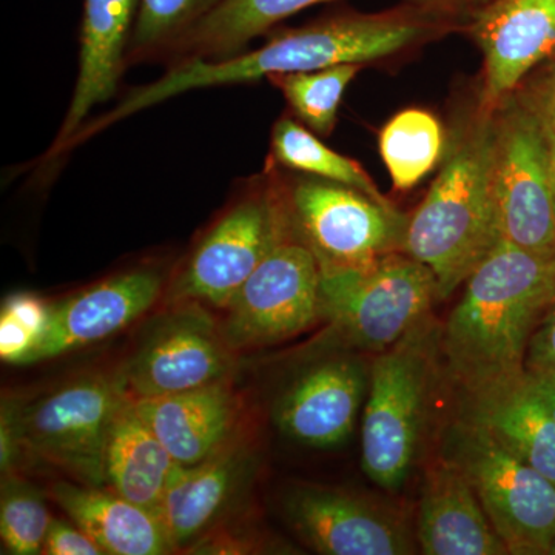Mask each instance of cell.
<instances>
[{
    "label": "cell",
    "instance_id": "obj_1",
    "mask_svg": "<svg viewBox=\"0 0 555 555\" xmlns=\"http://www.w3.org/2000/svg\"><path fill=\"white\" fill-rule=\"evenodd\" d=\"M454 2H415L390 13L363 14L338 11L295 30L278 33L261 49L224 61H185L149 86L131 91L107 115L83 126L73 145L93 137L124 118L133 116L185 91L251 82L281 73L315 72L341 64L389 56L425 38L436 28L434 21Z\"/></svg>",
    "mask_w": 555,
    "mask_h": 555
},
{
    "label": "cell",
    "instance_id": "obj_2",
    "mask_svg": "<svg viewBox=\"0 0 555 555\" xmlns=\"http://www.w3.org/2000/svg\"><path fill=\"white\" fill-rule=\"evenodd\" d=\"M555 302V257L502 241L466 281L441 331L449 377L473 389L525 374L529 341Z\"/></svg>",
    "mask_w": 555,
    "mask_h": 555
},
{
    "label": "cell",
    "instance_id": "obj_3",
    "mask_svg": "<svg viewBox=\"0 0 555 555\" xmlns=\"http://www.w3.org/2000/svg\"><path fill=\"white\" fill-rule=\"evenodd\" d=\"M495 149L494 120L467 130L409 218L404 254L434 273L438 301L465 284L503 241L495 198Z\"/></svg>",
    "mask_w": 555,
    "mask_h": 555
},
{
    "label": "cell",
    "instance_id": "obj_4",
    "mask_svg": "<svg viewBox=\"0 0 555 555\" xmlns=\"http://www.w3.org/2000/svg\"><path fill=\"white\" fill-rule=\"evenodd\" d=\"M441 331L429 315L371 363L361 466L387 491L406 483L418 455L436 385Z\"/></svg>",
    "mask_w": 555,
    "mask_h": 555
},
{
    "label": "cell",
    "instance_id": "obj_5",
    "mask_svg": "<svg viewBox=\"0 0 555 555\" xmlns=\"http://www.w3.org/2000/svg\"><path fill=\"white\" fill-rule=\"evenodd\" d=\"M430 269L404 251L363 268L320 269V317L343 349L385 352L430 315Z\"/></svg>",
    "mask_w": 555,
    "mask_h": 555
},
{
    "label": "cell",
    "instance_id": "obj_6",
    "mask_svg": "<svg viewBox=\"0 0 555 555\" xmlns=\"http://www.w3.org/2000/svg\"><path fill=\"white\" fill-rule=\"evenodd\" d=\"M440 455L465 474L507 553L546 555L555 529V483L550 478L460 416L444 430Z\"/></svg>",
    "mask_w": 555,
    "mask_h": 555
},
{
    "label": "cell",
    "instance_id": "obj_7",
    "mask_svg": "<svg viewBox=\"0 0 555 555\" xmlns=\"http://www.w3.org/2000/svg\"><path fill=\"white\" fill-rule=\"evenodd\" d=\"M119 375L69 383L31 403H3L17 449L83 485L105 486V451L116 415L129 401Z\"/></svg>",
    "mask_w": 555,
    "mask_h": 555
},
{
    "label": "cell",
    "instance_id": "obj_8",
    "mask_svg": "<svg viewBox=\"0 0 555 555\" xmlns=\"http://www.w3.org/2000/svg\"><path fill=\"white\" fill-rule=\"evenodd\" d=\"M294 232L286 193L273 184L241 193L171 283V302L225 309L276 244Z\"/></svg>",
    "mask_w": 555,
    "mask_h": 555
},
{
    "label": "cell",
    "instance_id": "obj_9",
    "mask_svg": "<svg viewBox=\"0 0 555 555\" xmlns=\"http://www.w3.org/2000/svg\"><path fill=\"white\" fill-rule=\"evenodd\" d=\"M284 193L295 236L320 269L363 268L404 251L411 217L390 203L326 179H305Z\"/></svg>",
    "mask_w": 555,
    "mask_h": 555
},
{
    "label": "cell",
    "instance_id": "obj_10",
    "mask_svg": "<svg viewBox=\"0 0 555 555\" xmlns=\"http://www.w3.org/2000/svg\"><path fill=\"white\" fill-rule=\"evenodd\" d=\"M221 324L233 350L278 345L312 327L320 317V266L292 232L236 292Z\"/></svg>",
    "mask_w": 555,
    "mask_h": 555
},
{
    "label": "cell",
    "instance_id": "obj_11",
    "mask_svg": "<svg viewBox=\"0 0 555 555\" xmlns=\"http://www.w3.org/2000/svg\"><path fill=\"white\" fill-rule=\"evenodd\" d=\"M495 198L502 238L555 257V195L545 120L520 107L496 122Z\"/></svg>",
    "mask_w": 555,
    "mask_h": 555
},
{
    "label": "cell",
    "instance_id": "obj_12",
    "mask_svg": "<svg viewBox=\"0 0 555 555\" xmlns=\"http://www.w3.org/2000/svg\"><path fill=\"white\" fill-rule=\"evenodd\" d=\"M235 350L196 302L163 321L118 372L130 400L189 392L229 379Z\"/></svg>",
    "mask_w": 555,
    "mask_h": 555
},
{
    "label": "cell",
    "instance_id": "obj_13",
    "mask_svg": "<svg viewBox=\"0 0 555 555\" xmlns=\"http://www.w3.org/2000/svg\"><path fill=\"white\" fill-rule=\"evenodd\" d=\"M295 534L318 554L420 553L414 529L396 507L345 489L302 485L284 500Z\"/></svg>",
    "mask_w": 555,
    "mask_h": 555
},
{
    "label": "cell",
    "instance_id": "obj_14",
    "mask_svg": "<svg viewBox=\"0 0 555 555\" xmlns=\"http://www.w3.org/2000/svg\"><path fill=\"white\" fill-rule=\"evenodd\" d=\"M369 382L371 363L363 357L338 353L317 361L278 401L276 425L306 447H338L356 427Z\"/></svg>",
    "mask_w": 555,
    "mask_h": 555
},
{
    "label": "cell",
    "instance_id": "obj_15",
    "mask_svg": "<svg viewBox=\"0 0 555 555\" xmlns=\"http://www.w3.org/2000/svg\"><path fill=\"white\" fill-rule=\"evenodd\" d=\"M163 295V278L133 270L51 306L49 326L27 364L51 360L118 334Z\"/></svg>",
    "mask_w": 555,
    "mask_h": 555
},
{
    "label": "cell",
    "instance_id": "obj_16",
    "mask_svg": "<svg viewBox=\"0 0 555 555\" xmlns=\"http://www.w3.org/2000/svg\"><path fill=\"white\" fill-rule=\"evenodd\" d=\"M485 57V98L494 105L555 50V0H494L474 13Z\"/></svg>",
    "mask_w": 555,
    "mask_h": 555
},
{
    "label": "cell",
    "instance_id": "obj_17",
    "mask_svg": "<svg viewBox=\"0 0 555 555\" xmlns=\"http://www.w3.org/2000/svg\"><path fill=\"white\" fill-rule=\"evenodd\" d=\"M138 7L139 0H83L78 82L49 156L65 152L91 109L116 93L127 65Z\"/></svg>",
    "mask_w": 555,
    "mask_h": 555
},
{
    "label": "cell",
    "instance_id": "obj_18",
    "mask_svg": "<svg viewBox=\"0 0 555 555\" xmlns=\"http://www.w3.org/2000/svg\"><path fill=\"white\" fill-rule=\"evenodd\" d=\"M415 535L426 555L509 554L465 474L441 455L423 478Z\"/></svg>",
    "mask_w": 555,
    "mask_h": 555
},
{
    "label": "cell",
    "instance_id": "obj_19",
    "mask_svg": "<svg viewBox=\"0 0 555 555\" xmlns=\"http://www.w3.org/2000/svg\"><path fill=\"white\" fill-rule=\"evenodd\" d=\"M462 390L460 418L488 430L503 447L555 483V420L525 374Z\"/></svg>",
    "mask_w": 555,
    "mask_h": 555
},
{
    "label": "cell",
    "instance_id": "obj_20",
    "mask_svg": "<svg viewBox=\"0 0 555 555\" xmlns=\"http://www.w3.org/2000/svg\"><path fill=\"white\" fill-rule=\"evenodd\" d=\"M179 466L198 465L229 443L240 401L229 379L189 392L131 400Z\"/></svg>",
    "mask_w": 555,
    "mask_h": 555
},
{
    "label": "cell",
    "instance_id": "obj_21",
    "mask_svg": "<svg viewBox=\"0 0 555 555\" xmlns=\"http://www.w3.org/2000/svg\"><path fill=\"white\" fill-rule=\"evenodd\" d=\"M246 449L228 443L198 465L175 467L159 518L173 550L192 546L228 506L246 476Z\"/></svg>",
    "mask_w": 555,
    "mask_h": 555
},
{
    "label": "cell",
    "instance_id": "obj_22",
    "mask_svg": "<svg viewBox=\"0 0 555 555\" xmlns=\"http://www.w3.org/2000/svg\"><path fill=\"white\" fill-rule=\"evenodd\" d=\"M49 495L104 554L163 555L175 551L158 516L107 486L57 481L50 486Z\"/></svg>",
    "mask_w": 555,
    "mask_h": 555
},
{
    "label": "cell",
    "instance_id": "obj_23",
    "mask_svg": "<svg viewBox=\"0 0 555 555\" xmlns=\"http://www.w3.org/2000/svg\"><path fill=\"white\" fill-rule=\"evenodd\" d=\"M177 462L129 400L120 409L105 451V486L159 517Z\"/></svg>",
    "mask_w": 555,
    "mask_h": 555
},
{
    "label": "cell",
    "instance_id": "obj_24",
    "mask_svg": "<svg viewBox=\"0 0 555 555\" xmlns=\"http://www.w3.org/2000/svg\"><path fill=\"white\" fill-rule=\"evenodd\" d=\"M338 0H222L198 25L184 36L167 60L171 64L185 61H224L238 56L247 43L264 35L276 24L299 11ZM444 3L452 0H411Z\"/></svg>",
    "mask_w": 555,
    "mask_h": 555
},
{
    "label": "cell",
    "instance_id": "obj_25",
    "mask_svg": "<svg viewBox=\"0 0 555 555\" xmlns=\"http://www.w3.org/2000/svg\"><path fill=\"white\" fill-rule=\"evenodd\" d=\"M443 152V130L425 109L398 113L379 134V153L393 188L409 190L433 171Z\"/></svg>",
    "mask_w": 555,
    "mask_h": 555
},
{
    "label": "cell",
    "instance_id": "obj_26",
    "mask_svg": "<svg viewBox=\"0 0 555 555\" xmlns=\"http://www.w3.org/2000/svg\"><path fill=\"white\" fill-rule=\"evenodd\" d=\"M272 158L287 169L337 182L371 198L389 203L360 164L328 149L294 119H280L273 127Z\"/></svg>",
    "mask_w": 555,
    "mask_h": 555
},
{
    "label": "cell",
    "instance_id": "obj_27",
    "mask_svg": "<svg viewBox=\"0 0 555 555\" xmlns=\"http://www.w3.org/2000/svg\"><path fill=\"white\" fill-rule=\"evenodd\" d=\"M222 0H139L127 64L167 60L184 38Z\"/></svg>",
    "mask_w": 555,
    "mask_h": 555
},
{
    "label": "cell",
    "instance_id": "obj_28",
    "mask_svg": "<svg viewBox=\"0 0 555 555\" xmlns=\"http://www.w3.org/2000/svg\"><path fill=\"white\" fill-rule=\"evenodd\" d=\"M360 64H341L315 72L281 73L268 79L283 91L288 105L310 130L327 137L337 122L346 89L360 72Z\"/></svg>",
    "mask_w": 555,
    "mask_h": 555
},
{
    "label": "cell",
    "instance_id": "obj_29",
    "mask_svg": "<svg viewBox=\"0 0 555 555\" xmlns=\"http://www.w3.org/2000/svg\"><path fill=\"white\" fill-rule=\"evenodd\" d=\"M51 520L53 518L39 491L13 474L3 476L0 496V540L3 553L42 554Z\"/></svg>",
    "mask_w": 555,
    "mask_h": 555
},
{
    "label": "cell",
    "instance_id": "obj_30",
    "mask_svg": "<svg viewBox=\"0 0 555 555\" xmlns=\"http://www.w3.org/2000/svg\"><path fill=\"white\" fill-rule=\"evenodd\" d=\"M51 306L30 294L7 298L0 313V357L3 363L25 366L49 326Z\"/></svg>",
    "mask_w": 555,
    "mask_h": 555
},
{
    "label": "cell",
    "instance_id": "obj_31",
    "mask_svg": "<svg viewBox=\"0 0 555 555\" xmlns=\"http://www.w3.org/2000/svg\"><path fill=\"white\" fill-rule=\"evenodd\" d=\"M264 537L247 531H221L217 528L206 532L189 546L193 554H257L269 550Z\"/></svg>",
    "mask_w": 555,
    "mask_h": 555
},
{
    "label": "cell",
    "instance_id": "obj_32",
    "mask_svg": "<svg viewBox=\"0 0 555 555\" xmlns=\"http://www.w3.org/2000/svg\"><path fill=\"white\" fill-rule=\"evenodd\" d=\"M46 555H102L104 551L78 525L53 518L43 542Z\"/></svg>",
    "mask_w": 555,
    "mask_h": 555
},
{
    "label": "cell",
    "instance_id": "obj_33",
    "mask_svg": "<svg viewBox=\"0 0 555 555\" xmlns=\"http://www.w3.org/2000/svg\"><path fill=\"white\" fill-rule=\"evenodd\" d=\"M525 372L546 374L555 372V302L540 321L526 353Z\"/></svg>",
    "mask_w": 555,
    "mask_h": 555
},
{
    "label": "cell",
    "instance_id": "obj_34",
    "mask_svg": "<svg viewBox=\"0 0 555 555\" xmlns=\"http://www.w3.org/2000/svg\"><path fill=\"white\" fill-rule=\"evenodd\" d=\"M526 379H528L532 392L540 398L543 406L555 420V372H546V374H528L526 372Z\"/></svg>",
    "mask_w": 555,
    "mask_h": 555
},
{
    "label": "cell",
    "instance_id": "obj_35",
    "mask_svg": "<svg viewBox=\"0 0 555 555\" xmlns=\"http://www.w3.org/2000/svg\"><path fill=\"white\" fill-rule=\"evenodd\" d=\"M543 120H545L547 147H550L551 169H553V182H554V195H555V131L553 129H551V126H550V124H547L545 116H543Z\"/></svg>",
    "mask_w": 555,
    "mask_h": 555
},
{
    "label": "cell",
    "instance_id": "obj_36",
    "mask_svg": "<svg viewBox=\"0 0 555 555\" xmlns=\"http://www.w3.org/2000/svg\"><path fill=\"white\" fill-rule=\"evenodd\" d=\"M545 119L547 120V124H550L551 129L555 131V80L553 83V90H551L550 101H547Z\"/></svg>",
    "mask_w": 555,
    "mask_h": 555
},
{
    "label": "cell",
    "instance_id": "obj_37",
    "mask_svg": "<svg viewBox=\"0 0 555 555\" xmlns=\"http://www.w3.org/2000/svg\"><path fill=\"white\" fill-rule=\"evenodd\" d=\"M454 2L456 5L474 10V13H476L477 10L483 9V7L489 5L494 0H454Z\"/></svg>",
    "mask_w": 555,
    "mask_h": 555
},
{
    "label": "cell",
    "instance_id": "obj_38",
    "mask_svg": "<svg viewBox=\"0 0 555 555\" xmlns=\"http://www.w3.org/2000/svg\"><path fill=\"white\" fill-rule=\"evenodd\" d=\"M546 555H555V529L551 534L550 543H547Z\"/></svg>",
    "mask_w": 555,
    "mask_h": 555
}]
</instances>
